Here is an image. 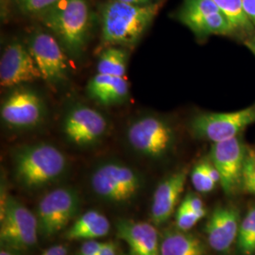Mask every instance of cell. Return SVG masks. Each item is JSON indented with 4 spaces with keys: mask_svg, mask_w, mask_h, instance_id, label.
<instances>
[{
    "mask_svg": "<svg viewBox=\"0 0 255 255\" xmlns=\"http://www.w3.org/2000/svg\"><path fill=\"white\" fill-rule=\"evenodd\" d=\"M161 2L135 5L109 0L101 8V43L103 46L133 47L150 27Z\"/></svg>",
    "mask_w": 255,
    "mask_h": 255,
    "instance_id": "1",
    "label": "cell"
},
{
    "mask_svg": "<svg viewBox=\"0 0 255 255\" xmlns=\"http://www.w3.org/2000/svg\"><path fill=\"white\" fill-rule=\"evenodd\" d=\"M39 16L65 51L76 57L82 54L91 29V9L88 0H58Z\"/></svg>",
    "mask_w": 255,
    "mask_h": 255,
    "instance_id": "2",
    "label": "cell"
},
{
    "mask_svg": "<svg viewBox=\"0 0 255 255\" xmlns=\"http://www.w3.org/2000/svg\"><path fill=\"white\" fill-rule=\"evenodd\" d=\"M13 168L16 181L26 189L34 190L60 179L66 171L67 159L53 145L38 143L16 150Z\"/></svg>",
    "mask_w": 255,
    "mask_h": 255,
    "instance_id": "3",
    "label": "cell"
},
{
    "mask_svg": "<svg viewBox=\"0 0 255 255\" xmlns=\"http://www.w3.org/2000/svg\"><path fill=\"white\" fill-rule=\"evenodd\" d=\"M39 228L36 216L13 197L1 192L0 242L13 252H26L35 246Z\"/></svg>",
    "mask_w": 255,
    "mask_h": 255,
    "instance_id": "4",
    "label": "cell"
},
{
    "mask_svg": "<svg viewBox=\"0 0 255 255\" xmlns=\"http://www.w3.org/2000/svg\"><path fill=\"white\" fill-rule=\"evenodd\" d=\"M91 187L100 198L114 203H126L136 197L142 178L136 171L119 162L99 165L92 174Z\"/></svg>",
    "mask_w": 255,
    "mask_h": 255,
    "instance_id": "5",
    "label": "cell"
},
{
    "mask_svg": "<svg viewBox=\"0 0 255 255\" xmlns=\"http://www.w3.org/2000/svg\"><path fill=\"white\" fill-rule=\"evenodd\" d=\"M255 124V103L245 109L230 113H202L189 124L192 135L218 143L239 136L247 128Z\"/></svg>",
    "mask_w": 255,
    "mask_h": 255,
    "instance_id": "6",
    "label": "cell"
},
{
    "mask_svg": "<svg viewBox=\"0 0 255 255\" xmlns=\"http://www.w3.org/2000/svg\"><path fill=\"white\" fill-rule=\"evenodd\" d=\"M129 146L139 154L160 159L173 146L175 134L172 127L164 119L145 116L132 121L127 129Z\"/></svg>",
    "mask_w": 255,
    "mask_h": 255,
    "instance_id": "7",
    "label": "cell"
},
{
    "mask_svg": "<svg viewBox=\"0 0 255 255\" xmlns=\"http://www.w3.org/2000/svg\"><path fill=\"white\" fill-rule=\"evenodd\" d=\"M80 206L77 192L71 188H57L47 193L37 208L39 234L52 237L68 226Z\"/></svg>",
    "mask_w": 255,
    "mask_h": 255,
    "instance_id": "8",
    "label": "cell"
},
{
    "mask_svg": "<svg viewBox=\"0 0 255 255\" xmlns=\"http://www.w3.org/2000/svg\"><path fill=\"white\" fill-rule=\"evenodd\" d=\"M178 19L200 38L211 35H236L227 16L212 0H184Z\"/></svg>",
    "mask_w": 255,
    "mask_h": 255,
    "instance_id": "9",
    "label": "cell"
},
{
    "mask_svg": "<svg viewBox=\"0 0 255 255\" xmlns=\"http://www.w3.org/2000/svg\"><path fill=\"white\" fill-rule=\"evenodd\" d=\"M28 49L42 80L51 85H59L68 80V60L64 47L54 35L46 31L34 32L28 40Z\"/></svg>",
    "mask_w": 255,
    "mask_h": 255,
    "instance_id": "10",
    "label": "cell"
},
{
    "mask_svg": "<svg viewBox=\"0 0 255 255\" xmlns=\"http://www.w3.org/2000/svg\"><path fill=\"white\" fill-rule=\"evenodd\" d=\"M247 147L240 137L213 143L209 159L220 175V185L227 195H234L242 185Z\"/></svg>",
    "mask_w": 255,
    "mask_h": 255,
    "instance_id": "11",
    "label": "cell"
},
{
    "mask_svg": "<svg viewBox=\"0 0 255 255\" xmlns=\"http://www.w3.org/2000/svg\"><path fill=\"white\" fill-rule=\"evenodd\" d=\"M108 126L107 119L101 112L77 104L65 114L63 130L70 143L78 146H89L101 141Z\"/></svg>",
    "mask_w": 255,
    "mask_h": 255,
    "instance_id": "12",
    "label": "cell"
},
{
    "mask_svg": "<svg viewBox=\"0 0 255 255\" xmlns=\"http://www.w3.org/2000/svg\"><path fill=\"white\" fill-rule=\"evenodd\" d=\"M46 106L42 98L30 89H16L3 101L0 116L3 123L12 128L38 126L45 118Z\"/></svg>",
    "mask_w": 255,
    "mask_h": 255,
    "instance_id": "13",
    "label": "cell"
},
{
    "mask_svg": "<svg viewBox=\"0 0 255 255\" xmlns=\"http://www.w3.org/2000/svg\"><path fill=\"white\" fill-rule=\"evenodd\" d=\"M42 79L28 47L12 42L5 47L0 60V85L12 88Z\"/></svg>",
    "mask_w": 255,
    "mask_h": 255,
    "instance_id": "14",
    "label": "cell"
},
{
    "mask_svg": "<svg viewBox=\"0 0 255 255\" xmlns=\"http://www.w3.org/2000/svg\"><path fill=\"white\" fill-rule=\"evenodd\" d=\"M239 226V212L236 207H217L205 226L210 247L218 253L228 252L237 240Z\"/></svg>",
    "mask_w": 255,
    "mask_h": 255,
    "instance_id": "15",
    "label": "cell"
},
{
    "mask_svg": "<svg viewBox=\"0 0 255 255\" xmlns=\"http://www.w3.org/2000/svg\"><path fill=\"white\" fill-rule=\"evenodd\" d=\"M117 231L119 239L127 243L130 255H161L159 234L152 224L122 219L117 223Z\"/></svg>",
    "mask_w": 255,
    "mask_h": 255,
    "instance_id": "16",
    "label": "cell"
},
{
    "mask_svg": "<svg viewBox=\"0 0 255 255\" xmlns=\"http://www.w3.org/2000/svg\"><path fill=\"white\" fill-rule=\"evenodd\" d=\"M186 179L187 169H182L169 175L158 184L150 210V217L154 224H163L170 219L183 192Z\"/></svg>",
    "mask_w": 255,
    "mask_h": 255,
    "instance_id": "17",
    "label": "cell"
},
{
    "mask_svg": "<svg viewBox=\"0 0 255 255\" xmlns=\"http://www.w3.org/2000/svg\"><path fill=\"white\" fill-rule=\"evenodd\" d=\"M86 92L89 98L101 105H119L127 101L129 84L125 77L98 73L89 80Z\"/></svg>",
    "mask_w": 255,
    "mask_h": 255,
    "instance_id": "18",
    "label": "cell"
},
{
    "mask_svg": "<svg viewBox=\"0 0 255 255\" xmlns=\"http://www.w3.org/2000/svg\"><path fill=\"white\" fill-rule=\"evenodd\" d=\"M111 224L108 219L98 211H88L82 215L65 232L67 240H92L108 235Z\"/></svg>",
    "mask_w": 255,
    "mask_h": 255,
    "instance_id": "19",
    "label": "cell"
},
{
    "mask_svg": "<svg viewBox=\"0 0 255 255\" xmlns=\"http://www.w3.org/2000/svg\"><path fill=\"white\" fill-rule=\"evenodd\" d=\"M161 255H205V247L191 234L168 231L161 240Z\"/></svg>",
    "mask_w": 255,
    "mask_h": 255,
    "instance_id": "20",
    "label": "cell"
},
{
    "mask_svg": "<svg viewBox=\"0 0 255 255\" xmlns=\"http://www.w3.org/2000/svg\"><path fill=\"white\" fill-rule=\"evenodd\" d=\"M127 50L121 46H107L102 50L97 65L98 73L125 77L127 72Z\"/></svg>",
    "mask_w": 255,
    "mask_h": 255,
    "instance_id": "21",
    "label": "cell"
},
{
    "mask_svg": "<svg viewBox=\"0 0 255 255\" xmlns=\"http://www.w3.org/2000/svg\"><path fill=\"white\" fill-rule=\"evenodd\" d=\"M227 16L236 34L249 36L255 32V26L248 18L243 9L242 0H212Z\"/></svg>",
    "mask_w": 255,
    "mask_h": 255,
    "instance_id": "22",
    "label": "cell"
},
{
    "mask_svg": "<svg viewBox=\"0 0 255 255\" xmlns=\"http://www.w3.org/2000/svg\"><path fill=\"white\" fill-rule=\"evenodd\" d=\"M190 179L194 188L200 193L213 191L220 183V175L210 159H202L193 167Z\"/></svg>",
    "mask_w": 255,
    "mask_h": 255,
    "instance_id": "23",
    "label": "cell"
},
{
    "mask_svg": "<svg viewBox=\"0 0 255 255\" xmlns=\"http://www.w3.org/2000/svg\"><path fill=\"white\" fill-rule=\"evenodd\" d=\"M237 248L242 255L255 254V207L251 208L239 226Z\"/></svg>",
    "mask_w": 255,
    "mask_h": 255,
    "instance_id": "24",
    "label": "cell"
},
{
    "mask_svg": "<svg viewBox=\"0 0 255 255\" xmlns=\"http://www.w3.org/2000/svg\"><path fill=\"white\" fill-rule=\"evenodd\" d=\"M241 189L255 196V151L251 148L247 150Z\"/></svg>",
    "mask_w": 255,
    "mask_h": 255,
    "instance_id": "25",
    "label": "cell"
},
{
    "mask_svg": "<svg viewBox=\"0 0 255 255\" xmlns=\"http://www.w3.org/2000/svg\"><path fill=\"white\" fill-rule=\"evenodd\" d=\"M203 217L181 204L175 215L177 228L183 232L191 230Z\"/></svg>",
    "mask_w": 255,
    "mask_h": 255,
    "instance_id": "26",
    "label": "cell"
},
{
    "mask_svg": "<svg viewBox=\"0 0 255 255\" xmlns=\"http://www.w3.org/2000/svg\"><path fill=\"white\" fill-rule=\"evenodd\" d=\"M58 0H16L20 9L27 14L41 15L50 9Z\"/></svg>",
    "mask_w": 255,
    "mask_h": 255,
    "instance_id": "27",
    "label": "cell"
},
{
    "mask_svg": "<svg viewBox=\"0 0 255 255\" xmlns=\"http://www.w3.org/2000/svg\"><path fill=\"white\" fill-rule=\"evenodd\" d=\"M181 204L186 206L193 212L201 215L203 218L206 216V208L204 206L203 201L199 196L195 194H192V193L187 194Z\"/></svg>",
    "mask_w": 255,
    "mask_h": 255,
    "instance_id": "28",
    "label": "cell"
},
{
    "mask_svg": "<svg viewBox=\"0 0 255 255\" xmlns=\"http://www.w3.org/2000/svg\"><path fill=\"white\" fill-rule=\"evenodd\" d=\"M104 242H100L97 239L85 240L83 242L78 255H98L101 252Z\"/></svg>",
    "mask_w": 255,
    "mask_h": 255,
    "instance_id": "29",
    "label": "cell"
},
{
    "mask_svg": "<svg viewBox=\"0 0 255 255\" xmlns=\"http://www.w3.org/2000/svg\"><path fill=\"white\" fill-rule=\"evenodd\" d=\"M242 5L248 18L255 26V0H242Z\"/></svg>",
    "mask_w": 255,
    "mask_h": 255,
    "instance_id": "30",
    "label": "cell"
},
{
    "mask_svg": "<svg viewBox=\"0 0 255 255\" xmlns=\"http://www.w3.org/2000/svg\"><path fill=\"white\" fill-rule=\"evenodd\" d=\"M118 252V244L114 241L104 242L101 248V252L98 255H117Z\"/></svg>",
    "mask_w": 255,
    "mask_h": 255,
    "instance_id": "31",
    "label": "cell"
},
{
    "mask_svg": "<svg viewBox=\"0 0 255 255\" xmlns=\"http://www.w3.org/2000/svg\"><path fill=\"white\" fill-rule=\"evenodd\" d=\"M67 248L64 245H55L47 249L43 255H67Z\"/></svg>",
    "mask_w": 255,
    "mask_h": 255,
    "instance_id": "32",
    "label": "cell"
},
{
    "mask_svg": "<svg viewBox=\"0 0 255 255\" xmlns=\"http://www.w3.org/2000/svg\"><path fill=\"white\" fill-rule=\"evenodd\" d=\"M244 45L247 46V48H248L255 57V32L250 34L249 36H247L245 41H244Z\"/></svg>",
    "mask_w": 255,
    "mask_h": 255,
    "instance_id": "33",
    "label": "cell"
},
{
    "mask_svg": "<svg viewBox=\"0 0 255 255\" xmlns=\"http://www.w3.org/2000/svg\"><path fill=\"white\" fill-rule=\"evenodd\" d=\"M121 2L129 3V4H135V5H150L159 2L158 0H119Z\"/></svg>",
    "mask_w": 255,
    "mask_h": 255,
    "instance_id": "34",
    "label": "cell"
},
{
    "mask_svg": "<svg viewBox=\"0 0 255 255\" xmlns=\"http://www.w3.org/2000/svg\"><path fill=\"white\" fill-rule=\"evenodd\" d=\"M0 255H15V252L9 250V249H6V248H2L1 251H0Z\"/></svg>",
    "mask_w": 255,
    "mask_h": 255,
    "instance_id": "35",
    "label": "cell"
},
{
    "mask_svg": "<svg viewBox=\"0 0 255 255\" xmlns=\"http://www.w3.org/2000/svg\"></svg>",
    "mask_w": 255,
    "mask_h": 255,
    "instance_id": "36",
    "label": "cell"
},
{
    "mask_svg": "<svg viewBox=\"0 0 255 255\" xmlns=\"http://www.w3.org/2000/svg\"></svg>",
    "mask_w": 255,
    "mask_h": 255,
    "instance_id": "37",
    "label": "cell"
}]
</instances>
